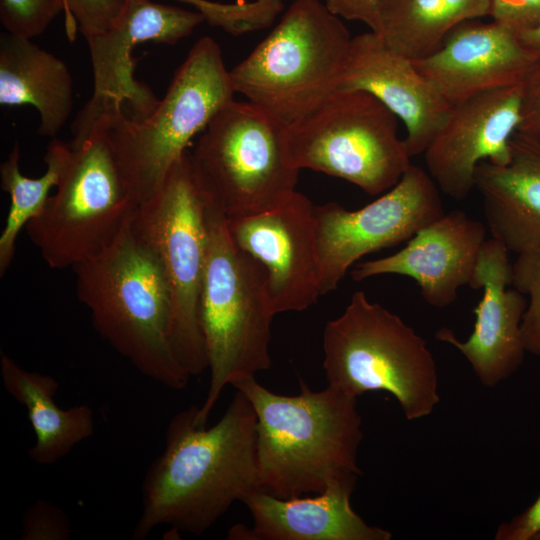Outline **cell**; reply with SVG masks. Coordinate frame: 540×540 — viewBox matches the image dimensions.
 I'll return each instance as SVG.
<instances>
[{
	"instance_id": "6da1fadb",
	"label": "cell",
	"mask_w": 540,
	"mask_h": 540,
	"mask_svg": "<svg viewBox=\"0 0 540 540\" xmlns=\"http://www.w3.org/2000/svg\"><path fill=\"white\" fill-rule=\"evenodd\" d=\"M198 408L190 406L169 422L165 449L143 481L134 539L142 540L164 524L203 534L234 502L259 489L256 414L248 398L236 390L210 428L197 424Z\"/></svg>"
},
{
	"instance_id": "7a4b0ae2",
	"label": "cell",
	"mask_w": 540,
	"mask_h": 540,
	"mask_svg": "<svg viewBox=\"0 0 540 540\" xmlns=\"http://www.w3.org/2000/svg\"><path fill=\"white\" fill-rule=\"evenodd\" d=\"M233 387L248 398L256 414L259 489L289 498L358 478L363 431L357 398L330 386L312 390L302 379L293 396L267 389L255 376Z\"/></svg>"
},
{
	"instance_id": "3957f363",
	"label": "cell",
	"mask_w": 540,
	"mask_h": 540,
	"mask_svg": "<svg viewBox=\"0 0 540 540\" xmlns=\"http://www.w3.org/2000/svg\"><path fill=\"white\" fill-rule=\"evenodd\" d=\"M72 270L77 296L98 334L146 377L170 389L185 388L190 377L171 346L167 284L157 258L131 224Z\"/></svg>"
},
{
	"instance_id": "277c9868",
	"label": "cell",
	"mask_w": 540,
	"mask_h": 540,
	"mask_svg": "<svg viewBox=\"0 0 540 540\" xmlns=\"http://www.w3.org/2000/svg\"><path fill=\"white\" fill-rule=\"evenodd\" d=\"M205 204V203H204ZM207 243L200 324L210 381L196 422L207 425L226 385L268 370L274 317L262 265L233 242L227 218L205 204Z\"/></svg>"
},
{
	"instance_id": "5b68a950",
	"label": "cell",
	"mask_w": 540,
	"mask_h": 540,
	"mask_svg": "<svg viewBox=\"0 0 540 540\" xmlns=\"http://www.w3.org/2000/svg\"><path fill=\"white\" fill-rule=\"evenodd\" d=\"M352 36L321 0H294L278 24L230 72L235 93L286 126L339 89Z\"/></svg>"
},
{
	"instance_id": "8992f818",
	"label": "cell",
	"mask_w": 540,
	"mask_h": 540,
	"mask_svg": "<svg viewBox=\"0 0 540 540\" xmlns=\"http://www.w3.org/2000/svg\"><path fill=\"white\" fill-rule=\"evenodd\" d=\"M322 346L328 386L340 392L355 398L387 392L408 420L428 416L439 403L437 367L426 340L363 291L326 323Z\"/></svg>"
},
{
	"instance_id": "52a82bcc",
	"label": "cell",
	"mask_w": 540,
	"mask_h": 540,
	"mask_svg": "<svg viewBox=\"0 0 540 540\" xmlns=\"http://www.w3.org/2000/svg\"><path fill=\"white\" fill-rule=\"evenodd\" d=\"M55 188L25 228L50 268H72L99 254L129 227L139 203L115 152L110 115L81 145L70 146Z\"/></svg>"
},
{
	"instance_id": "ba28073f",
	"label": "cell",
	"mask_w": 540,
	"mask_h": 540,
	"mask_svg": "<svg viewBox=\"0 0 540 540\" xmlns=\"http://www.w3.org/2000/svg\"><path fill=\"white\" fill-rule=\"evenodd\" d=\"M287 126L262 108L235 100L208 124L189 153L203 202L227 219L265 211L296 191Z\"/></svg>"
},
{
	"instance_id": "9c48e42d",
	"label": "cell",
	"mask_w": 540,
	"mask_h": 540,
	"mask_svg": "<svg viewBox=\"0 0 540 540\" xmlns=\"http://www.w3.org/2000/svg\"><path fill=\"white\" fill-rule=\"evenodd\" d=\"M230 72L211 37L200 38L163 99L144 119L109 114L115 152L139 204L153 197L193 137L234 101Z\"/></svg>"
},
{
	"instance_id": "30bf717a",
	"label": "cell",
	"mask_w": 540,
	"mask_h": 540,
	"mask_svg": "<svg viewBox=\"0 0 540 540\" xmlns=\"http://www.w3.org/2000/svg\"><path fill=\"white\" fill-rule=\"evenodd\" d=\"M131 229L161 266L170 297L175 358L189 377L198 376L208 369L200 324L207 228L188 151L171 167L160 190L138 205Z\"/></svg>"
},
{
	"instance_id": "8fae6325",
	"label": "cell",
	"mask_w": 540,
	"mask_h": 540,
	"mask_svg": "<svg viewBox=\"0 0 540 540\" xmlns=\"http://www.w3.org/2000/svg\"><path fill=\"white\" fill-rule=\"evenodd\" d=\"M397 117L363 90L338 89L287 126L293 165L346 180L370 195L391 189L411 165Z\"/></svg>"
},
{
	"instance_id": "7c38bea8",
	"label": "cell",
	"mask_w": 540,
	"mask_h": 540,
	"mask_svg": "<svg viewBox=\"0 0 540 540\" xmlns=\"http://www.w3.org/2000/svg\"><path fill=\"white\" fill-rule=\"evenodd\" d=\"M203 21L204 16L197 10L152 0H126L110 28L86 39L93 93L72 123L70 146L81 145L102 116L121 112L125 104L131 110L132 120L149 116L160 100L146 84L135 79L134 48L148 41L175 45Z\"/></svg>"
},
{
	"instance_id": "4fadbf2b",
	"label": "cell",
	"mask_w": 540,
	"mask_h": 540,
	"mask_svg": "<svg viewBox=\"0 0 540 540\" xmlns=\"http://www.w3.org/2000/svg\"><path fill=\"white\" fill-rule=\"evenodd\" d=\"M444 213L435 181L413 164L395 186L358 210L336 202L314 205L321 295L334 291L360 258L408 241Z\"/></svg>"
},
{
	"instance_id": "5bb4252c",
	"label": "cell",
	"mask_w": 540,
	"mask_h": 540,
	"mask_svg": "<svg viewBox=\"0 0 540 540\" xmlns=\"http://www.w3.org/2000/svg\"><path fill=\"white\" fill-rule=\"evenodd\" d=\"M233 242L266 273L274 314L301 312L321 295L314 204L295 191L265 211L227 219Z\"/></svg>"
},
{
	"instance_id": "9a60e30c",
	"label": "cell",
	"mask_w": 540,
	"mask_h": 540,
	"mask_svg": "<svg viewBox=\"0 0 540 540\" xmlns=\"http://www.w3.org/2000/svg\"><path fill=\"white\" fill-rule=\"evenodd\" d=\"M522 82L476 94L451 106L449 116L424 152L427 172L455 200L475 188L482 161L504 165L520 118Z\"/></svg>"
},
{
	"instance_id": "2e32d148",
	"label": "cell",
	"mask_w": 540,
	"mask_h": 540,
	"mask_svg": "<svg viewBox=\"0 0 540 540\" xmlns=\"http://www.w3.org/2000/svg\"><path fill=\"white\" fill-rule=\"evenodd\" d=\"M512 264L509 251L494 238L481 249L472 289L483 295L474 308L475 324L467 340H459L449 328L439 329L435 337L456 348L469 362L482 385L494 387L511 377L521 366L525 349L521 322L527 306L525 295L509 289Z\"/></svg>"
},
{
	"instance_id": "e0dca14e",
	"label": "cell",
	"mask_w": 540,
	"mask_h": 540,
	"mask_svg": "<svg viewBox=\"0 0 540 540\" xmlns=\"http://www.w3.org/2000/svg\"><path fill=\"white\" fill-rule=\"evenodd\" d=\"M484 225L461 210H452L420 229L398 252L355 265L354 281L397 274L417 282L429 305L444 308L457 299L460 287L473 288L483 247Z\"/></svg>"
},
{
	"instance_id": "ac0fdd59",
	"label": "cell",
	"mask_w": 540,
	"mask_h": 540,
	"mask_svg": "<svg viewBox=\"0 0 540 540\" xmlns=\"http://www.w3.org/2000/svg\"><path fill=\"white\" fill-rule=\"evenodd\" d=\"M413 62L453 106L522 82L540 61L521 45L515 29L473 19L454 27L436 50Z\"/></svg>"
},
{
	"instance_id": "d6986e66",
	"label": "cell",
	"mask_w": 540,
	"mask_h": 540,
	"mask_svg": "<svg viewBox=\"0 0 540 540\" xmlns=\"http://www.w3.org/2000/svg\"><path fill=\"white\" fill-rule=\"evenodd\" d=\"M339 89L366 91L393 112L406 128L403 140L411 157L425 152L451 110L413 60L370 30L352 37Z\"/></svg>"
},
{
	"instance_id": "ffe728a7",
	"label": "cell",
	"mask_w": 540,
	"mask_h": 540,
	"mask_svg": "<svg viewBox=\"0 0 540 540\" xmlns=\"http://www.w3.org/2000/svg\"><path fill=\"white\" fill-rule=\"evenodd\" d=\"M356 481H335L309 497L281 498L255 489L242 501L252 517V527L237 524L229 530L228 539L390 540L389 531L369 525L352 508Z\"/></svg>"
},
{
	"instance_id": "44dd1931",
	"label": "cell",
	"mask_w": 540,
	"mask_h": 540,
	"mask_svg": "<svg viewBox=\"0 0 540 540\" xmlns=\"http://www.w3.org/2000/svg\"><path fill=\"white\" fill-rule=\"evenodd\" d=\"M506 164L482 161L475 188L492 238L517 255L540 256V144L515 132Z\"/></svg>"
},
{
	"instance_id": "7402d4cb",
	"label": "cell",
	"mask_w": 540,
	"mask_h": 540,
	"mask_svg": "<svg viewBox=\"0 0 540 540\" xmlns=\"http://www.w3.org/2000/svg\"><path fill=\"white\" fill-rule=\"evenodd\" d=\"M0 104L31 105L40 115L38 133L54 137L73 107V81L66 64L30 38L0 36Z\"/></svg>"
},
{
	"instance_id": "603a6c76",
	"label": "cell",
	"mask_w": 540,
	"mask_h": 540,
	"mask_svg": "<svg viewBox=\"0 0 540 540\" xmlns=\"http://www.w3.org/2000/svg\"><path fill=\"white\" fill-rule=\"evenodd\" d=\"M0 373L5 390L27 410L36 437L29 450L34 462L54 464L93 435L92 408L86 404L59 407L54 399L59 383L54 377L26 370L4 353L0 356Z\"/></svg>"
},
{
	"instance_id": "cb8c5ba5",
	"label": "cell",
	"mask_w": 540,
	"mask_h": 540,
	"mask_svg": "<svg viewBox=\"0 0 540 540\" xmlns=\"http://www.w3.org/2000/svg\"><path fill=\"white\" fill-rule=\"evenodd\" d=\"M492 0H379L378 34L411 60L436 50L462 22L489 16Z\"/></svg>"
},
{
	"instance_id": "d4e9b609",
	"label": "cell",
	"mask_w": 540,
	"mask_h": 540,
	"mask_svg": "<svg viewBox=\"0 0 540 540\" xmlns=\"http://www.w3.org/2000/svg\"><path fill=\"white\" fill-rule=\"evenodd\" d=\"M70 146L60 140L50 142L44 156L46 172L38 178L26 177L20 170V147L15 143L0 165V183L10 196L6 222L0 235V275L9 268L20 231L45 207L52 188L58 185Z\"/></svg>"
},
{
	"instance_id": "484cf974",
	"label": "cell",
	"mask_w": 540,
	"mask_h": 540,
	"mask_svg": "<svg viewBox=\"0 0 540 540\" xmlns=\"http://www.w3.org/2000/svg\"><path fill=\"white\" fill-rule=\"evenodd\" d=\"M511 286L528 296L520 327L524 349L540 356V256L517 255Z\"/></svg>"
},
{
	"instance_id": "4316f807",
	"label": "cell",
	"mask_w": 540,
	"mask_h": 540,
	"mask_svg": "<svg viewBox=\"0 0 540 540\" xmlns=\"http://www.w3.org/2000/svg\"><path fill=\"white\" fill-rule=\"evenodd\" d=\"M70 41L79 30L85 39L106 31L122 12L126 0H57Z\"/></svg>"
},
{
	"instance_id": "83f0119b",
	"label": "cell",
	"mask_w": 540,
	"mask_h": 540,
	"mask_svg": "<svg viewBox=\"0 0 540 540\" xmlns=\"http://www.w3.org/2000/svg\"><path fill=\"white\" fill-rule=\"evenodd\" d=\"M60 12L57 0H0V19L7 32L30 39L43 33Z\"/></svg>"
},
{
	"instance_id": "f1b7e54d",
	"label": "cell",
	"mask_w": 540,
	"mask_h": 540,
	"mask_svg": "<svg viewBox=\"0 0 540 540\" xmlns=\"http://www.w3.org/2000/svg\"><path fill=\"white\" fill-rule=\"evenodd\" d=\"M70 538L67 515L58 507L39 500L23 518L22 540H66Z\"/></svg>"
},
{
	"instance_id": "f546056e",
	"label": "cell",
	"mask_w": 540,
	"mask_h": 540,
	"mask_svg": "<svg viewBox=\"0 0 540 540\" xmlns=\"http://www.w3.org/2000/svg\"><path fill=\"white\" fill-rule=\"evenodd\" d=\"M517 132L540 144V62L522 80Z\"/></svg>"
},
{
	"instance_id": "4dcf8cb0",
	"label": "cell",
	"mask_w": 540,
	"mask_h": 540,
	"mask_svg": "<svg viewBox=\"0 0 540 540\" xmlns=\"http://www.w3.org/2000/svg\"><path fill=\"white\" fill-rule=\"evenodd\" d=\"M489 16L519 31L540 19V0H492Z\"/></svg>"
},
{
	"instance_id": "1f68e13d",
	"label": "cell",
	"mask_w": 540,
	"mask_h": 540,
	"mask_svg": "<svg viewBox=\"0 0 540 540\" xmlns=\"http://www.w3.org/2000/svg\"><path fill=\"white\" fill-rule=\"evenodd\" d=\"M540 534V494L522 513L497 528L496 540H534Z\"/></svg>"
},
{
	"instance_id": "d6a6232c",
	"label": "cell",
	"mask_w": 540,
	"mask_h": 540,
	"mask_svg": "<svg viewBox=\"0 0 540 540\" xmlns=\"http://www.w3.org/2000/svg\"><path fill=\"white\" fill-rule=\"evenodd\" d=\"M324 3L338 17L362 22L370 31H377L379 0H324Z\"/></svg>"
},
{
	"instance_id": "836d02e7",
	"label": "cell",
	"mask_w": 540,
	"mask_h": 540,
	"mask_svg": "<svg viewBox=\"0 0 540 540\" xmlns=\"http://www.w3.org/2000/svg\"><path fill=\"white\" fill-rule=\"evenodd\" d=\"M186 3L200 12L205 21L214 27L225 29L235 17V7L232 3H219L209 0H176Z\"/></svg>"
},
{
	"instance_id": "e575fe53",
	"label": "cell",
	"mask_w": 540,
	"mask_h": 540,
	"mask_svg": "<svg viewBox=\"0 0 540 540\" xmlns=\"http://www.w3.org/2000/svg\"><path fill=\"white\" fill-rule=\"evenodd\" d=\"M521 45L540 61V19L532 26L517 31Z\"/></svg>"
},
{
	"instance_id": "d590c367",
	"label": "cell",
	"mask_w": 540,
	"mask_h": 540,
	"mask_svg": "<svg viewBox=\"0 0 540 540\" xmlns=\"http://www.w3.org/2000/svg\"><path fill=\"white\" fill-rule=\"evenodd\" d=\"M534 540H540V534Z\"/></svg>"
}]
</instances>
